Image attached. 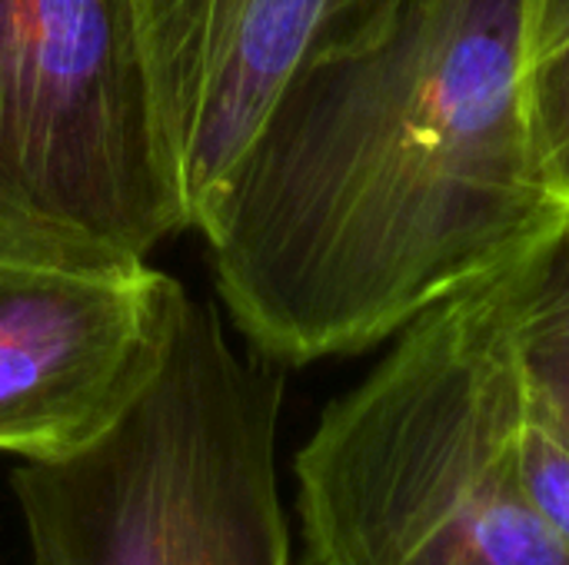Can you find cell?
Listing matches in <instances>:
<instances>
[{
  "label": "cell",
  "mask_w": 569,
  "mask_h": 565,
  "mask_svg": "<svg viewBox=\"0 0 569 565\" xmlns=\"http://www.w3.org/2000/svg\"><path fill=\"white\" fill-rule=\"evenodd\" d=\"M527 13L410 0L290 80L200 233L253 353H363L569 220L530 130Z\"/></svg>",
  "instance_id": "1"
},
{
  "label": "cell",
  "mask_w": 569,
  "mask_h": 565,
  "mask_svg": "<svg viewBox=\"0 0 569 565\" xmlns=\"http://www.w3.org/2000/svg\"><path fill=\"white\" fill-rule=\"evenodd\" d=\"M520 263L413 320L323 410L293 460L300 565H569L523 473Z\"/></svg>",
  "instance_id": "2"
},
{
  "label": "cell",
  "mask_w": 569,
  "mask_h": 565,
  "mask_svg": "<svg viewBox=\"0 0 569 565\" xmlns=\"http://www.w3.org/2000/svg\"><path fill=\"white\" fill-rule=\"evenodd\" d=\"M283 366L240 356L187 296L137 396L83 446L10 476L30 565H290L277 486Z\"/></svg>",
  "instance_id": "3"
},
{
  "label": "cell",
  "mask_w": 569,
  "mask_h": 565,
  "mask_svg": "<svg viewBox=\"0 0 569 565\" xmlns=\"http://www.w3.org/2000/svg\"><path fill=\"white\" fill-rule=\"evenodd\" d=\"M180 230L140 0H0V256L140 266Z\"/></svg>",
  "instance_id": "4"
},
{
  "label": "cell",
  "mask_w": 569,
  "mask_h": 565,
  "mask_svg": "<svg viewBox=\"0 0 569 565\" xmlns=\"http://www.w3.org/2000/svg\"><path fill=\"white\" fill-rule=\"evenodd\" d=\"M410 0H140L183 226L203 233L277 97L387 30Z\"/></svg>",
  "instance_id": "5"
},
{
  "label": "cell",
  "mask_w": 569,
  "mask_h": 565,
  "mask_svg": "<svg viewBox=\"0 0 569 565\" xmlns=\"http://www.w3.org/2000/svg\"><path fill=\"white\" fill-rule=\"evenodd\" d=\"M187 290L140 263L73 270L0 256V453L63 456L157 370Z\"/></svg>",
  "instance_id": "6"
},
{
  "label": "cell",
  "mask_w": 569,
  "mask_h": 565,
  "mask_svg": "<svg viewBox=\"0 0 569 565\" xmlns=\"http://www.w3.org/2000/svg\"><path fill=\"white\" fill-rule=\"evenodd\" d=\"M513 343L527 410L569 450V220L520 263Z\"/></svg>",
  "instance_id": "7"
},
{
  "label": "cell",
  "mask_w": 569,
  "mask_h": 565,
  "mask_svg": "<svg viewBox=\"0 0 569 565\" xmlns=\"http://www.w3.org/2000/svg\"><path fill=\"white\" fill-rule=\"evenodd\" d=\"M527 107L543 176L569 206V40L527 67Z\"/></svg>",
  "instance_id": "8"
},
{
  "label": "cell",
  "mask_w": 569,
  "mask_h": 565,
  "mask_svg": "<svg viewBox=\"0 0 569 565\" xmlns=\"http://www.w3.org/2000/svg\"><path fill=\"white\" fill-rule=\"evenodd\" d=\"M523 473L540 513L569 543V450L530 410L523 416Z\"/></svg>",
  "instance_id": "9"
},
{
  "label": "cell",
  "mask_w": 569,
  "mask_h": 565,
  "mask_svg": "<svg viewBox=\"0 0 569 565\" xmlns=\"http://www.w3.org/2000/svg\"><path fill=\"white\" fill-rule=\"evenodd\" d=\"M569 40V0H530L527 13V53L530 63Z\"/></svg>",
  "instance_id": "10"
}]
</instances>
